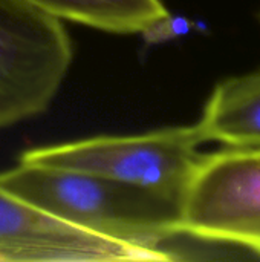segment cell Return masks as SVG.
<instances>
[{
  "label": "cell",
  "mask_w": 260,
  "mask_h": 262,
  "mask_svg": "<svg viewBox=\"0 0 260 262\" xmlns=\"http://www.w3.org/2000/svg\"><path fill=\"white\" fill-rule=\"evenodd\" d=\"M0 187L86 230L136 246L164 261L159 243L176 232L181 201L103 175L20 164L0 173Z\"/></svg>",
  "instance_id": "6da1fadb"
},
{
  "label": "cell",
  "mask_w": 260,
  "mask_h": 262,
  "mask_svg": "<svg viewBox=\"0 0 260 262\" xmlns=\"http://www.w3.org/2000/svg\"><path fill=\"white\" fill-rule=\"evenodd\" d=\"M204 143V134L195 123L35 147L25 150L18 163L103 175L162 192L182 203Z\"/></svg>",
  "instance_id": "7a4b0ae2"
},
{
  "label": "cell",
  "mask_w": 260,
  "mask_h": 262,
  "mask_svg": "<svg viewBox=\"0 0 260 262\" xmlns=\"http://www.w3.org/2000/svg\"><path fill=\"white\" fill-rule=\"evenodd\" d=\"M72 58L63 20L23 0H0V129L43 114Z\"/></svg>",
  "instance_id": "3957f363"
},
{
  "label": "cell",
  "mask_w": 260,
  "mask_h": 262,
  "mask_svg": "<svg viewBox=\"0 0 260 262\" xmlns=\"http://www.w3.org/2000/svg\"><path fill=\"white\" fill-rule=\"evenodd\" d=\"M175 233L260 255V147L201 155Z\"/></svg>",
  "instance_id": "277c9868"
},
{
  "label": "cell",
  "mask_w": 260,
  "mask_h": 262,
  "mask_svg": "<svg viewBox=\"0 0 260 262\" xmlns=\"http://www.w3.org/2000/svg\"><path fill=\"white\" fill-rule=\"evenodd\" d=\"M0 261H156L127 243L81 229L0 187Z\"/></svg>",
  "instance_id": "5b68a950"
},
{
  "label": "cell",
  "mask_w": 260,
  "mask_h": 262,
  "mask_svg": "<svg viewBox=\"0 0 260 262\" xmlns=\"http://www.w3.org/2000/svg\"><path fill=\"white\" fill-rule=\"evenodd\" d=\"M198 124L205 141L260 147V69L218 83Z\"/></svg>",
  "instance_id": "8992f818"
},
{
  "label": "cell",
  "mask_w": 260,
  "mask_h": 262,
  "mask_svg": "<svg viewBox=\"0 0 260 262\" xmlns=\"http://www.w3.org/2000/svg\"><path fill=\"white\" fill-rule=\"evenodd\" d=\"M60 20L112 34H147L170 21L162 0H23Z\"/></svg>",
  "instance_id": "52a82bcc"
}]
</instances>
